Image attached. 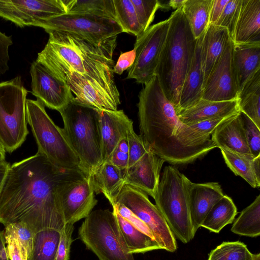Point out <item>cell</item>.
I'll use <instances>...</instances> for the list:
<instances>
[{"instance_id": "obj_1", "label": "cell", "mask_w": 260, "mask_h": 260, "mask_svg": "<svg viewBox=\"0 0 260 260\" xmlns=\"http://www.w3.org/2000/svg\"><path fill=\"white\" fill-rule=\"evenodd\" d=\"M87 176L80 170L66 169L37 152L10 165L0 189V223H24L36 233L61 231L65 225L58 196L60 188Z\"/></svg>"}, {"instance_id": "obj_2", "label": "cell", "mask_w": 260, "mask_h": 260, "mask_svg": "<svg viewBox=\"0 0 260 260\" xmlns=\"http://www.w3.org/2000/svg\"><path fill=\"white\" fill-rule=\"evenodd\" d=\"M140 136L157 156L173 165L190 163L216 148L215 145L187 146L176 135L182 123L155 75L139 94Z\"/></svg>"}, {"instance_id": "obj_3", "label": "cell", "mask_w": 260, "mask_h": 260, "mask_svg": "<svg viewBox=\"0 0 260 260\" xmlns=\"http://www.w3.org/2000/svg\"><path fill=\"white\" fill-rule=\"evenodd\" d=\"M37 60L45 66L57 78L74 72L120 96L113 68V52L116 43L107 46L94 45L72 34L51 31Z\"/></svg>"}, {"instance_id": "obj_4", "label": "cell", "mask_w": 260, "mask_h": 260, "mask_svg": "<svg viewBox=\"0 0 260 260\" xmlns=\"http://www.w3.org/2000/svg\"><path fill=\"white\" fill-rule=\"evenodd\" d=\"M167 38L155 70L167 98L178 109L181 88L194 54L197 40L182 8L169 18Z\"/></svg>"}, {"instance_id": "obj_5", "label": "cell", "mask_w": 260, "mask_h": 260, "mask_svg": "<svg viewBox=\"0 0 260 260\" xmlns=\"http://www.w3.org/2000/svg\"><path fill=\"white\" fill-rule=\"evenodd\" d=\"M58 112L64 124L62 132L89 177L103 163L99 110L74 97Z\"/></svg>"}, {"instance_id": "obj_6", "label": "cell", "mask_w": 260, "mask_h": 260, "mask_svg": "<svg viewBox=\"0 0 260 260\" xmlns=\"http://www.w3.org/2000/svg\"><path fill=\"white\" fill-rule=\"evenodd\" d=\"M190 181L176 168L166 166L153 198L174 236L184 243L190 241L195 235L189 209Z\"/></svg>"}, {"instance_id": "obj_7", "label": "cell", "mask_w": 260, "mask_h": 260, "mask_svg": "<svg viewBox=\"0 0 260 260\" xmlns=\"http://www.w3.org/2000/svg\"><path fill=\"white\" fill-rule=\"evenodd\" d=\"M26 113L27 123L38 146V152L58 167L82 171L80 162L66 140L61 128L48 116L45 105L38 100H26Z\"/></svg>"}, {"instance_id": "obj_8", "label": "cell", "mask_w": 260, "mask_h": 260, "mask_svg": "<svg viewBox=\"0 0 260 260\" xmlns=\"http://www.w3.org/2000/svg\"><path fill=\"white\" fill-rule=\"evenodd\" d=\"M78 233L81 241L99 260H135L128 252L113 211H91Z\"/></svg>"}, {"instance_id": "obj_9", "label": "cell", "mask_w": 260, "mask_h": 260, "mask_svg": "<svg viewBox=\"0 0 260 260\" xmlns=\"http://www.w3.org/2000/svg\"><path fill=\"white\" fill-rule=\"evenodd\" d=\"M26 95L20 77L0 83V141L6 152L20 147L28 134Z\"/></svg>"}, {"instance_id": "obj_10", "label": "cell", "mask_w": 260, "mask_h": 260, "mask_svg": "<svg viewBox=\"0 0 260 260\" xmlns=\"http://www.w3.org/2000/svg\"><path fill=\"white\" fill-rule=\"evenodd\" d=\"M47 32L56 31L77 36L104 46L116 43L123 32L116 20L93 14L66 13L43 21L39 25Z\"/></svg>"}, {"instance_id": "obj_11", "label": "cell", "mask_w": 260, "mask_h": 260, "mask_svg": "<svg viewBox=\"0 0 260 260\" xmlns=\"http://www.w3.org/2000/svg\"><path fill=\"white\" fill-rule=\"evenodd\" d=\"M116 203L123 205L148 226L160 249L171 252L176 250L177 242L174 234L147 194L125 184L116 200Z\"/></svg>"}, {"instance_id": "obj_12", "label": "cell", "mask_w": 260, "mask_h": 260, "mask_svg": "<svg viewBox=\"0 0 260 260\" xmlns=\"http://www.w3.org/2000/svg\"><path fill=\"white\" fill-rule=\"evenodd\" d=\"M169 18L150 26L137 37L134 50L135 58L128 69L126 79L145 84L155 76L159 57L169 27Z\"/></svg>"}, {"instance_id": "obj_13", "label": "cell", "mask_w": 260, "mask_h": 260, "mask_svg": "<svg viewBox=\"0 0 260 260\" xmlns=\"http://www.w3.org/2000/svg\"><path fill=\"white\" fill-rule=\"evenodd\" d=\"M66 13L61 0L0 1V17L21 27L39 26L43 21Z\"/></svg>"}, {"instance_id": "obj_14", "label": "cell", "mask_w": 260, "mask_h": 260, "mask_svg": "<svg viewBox=\"0 0 260 260\" xmlns=\"http://www.w3.org/2000/svg\"><path fill=\"white\" fill-rule=\"evenodd\" d=\"M234 45L230 39L204 84L202 99L217 102L237 99L238 92L233 64Z\"/></svg>"}, {"instance_id": "obj_15", "label": "cell", "mask_w": 260, "mask_h": 260, "mask_svg": "<svg viewBox=\"0 0 260 260\" xmlns=\"http://www.w3.org/2000/svg\"><path fill=\"white\" fill-rule=\"evenodd\" d=\"M32 94L47 107L58 111L74 98L67 84L37 60L30 67Z\"/></svg>"}, {"instance_id": "obj_16", "label": "cell", "mask_w": 260, "mask_h": 260, "mask_svg": "<svg viewBox=\"0 0 260 260\" xmlns=\"http://www.w3.org/2000/svg\"><path fill=\"white\" fill-rule=\"evenodd\" d=\"M58 196L66 224L85 218L98 203L88 177L63 185Z\"/></svg>"}, {"instance_id": "obj_17", "label": "cell", "mask_w": 260, "mask_h": 260, "mask_svg": "<svg viewBox=\"0 0 260 260\" xmlns=\"http://www.w3.org/2000/svg\"><path fill=\"white\" fill-rule=\"evenodd\" d=\"M57 78L67 84L77 100L96 109L116 110L120 104V96L78 74L66 73Z\"/></svg>"}, {"instance_id": "obj_18", "label": "cell", "mask_w": 260, "mask_h": 260, "mask_svg": "<svg viewBox=\"0 0 260 260\" xmlns=\"http://www.w3.org/2000/svg\"><path fill=\"white\" fill-rule=\"evenodd\" d=\"M165 161L149 150L129 168L124 184L136 188L154 198L158 185L160 172Z\"/></svg>"}, {"instance_id": "obj_19", "label": "cell", "mask_w": 260, "mask_h": 260, "mask_svg": "<svg viewBox=\"0 0 260 260\" xmlns=\"http://www.w3.org/2000/svg\"><path fill=\"white\" fill-rule=\"evenodd\" d=\"M103 162L107 161L122 139L133 128L123 110H99Z\"/></svg>"}, {"instance_id": "obj_20", "label": "cell", "mask_w": 260, "mask_h": 260, "mask_svg": "<svg viewBox=\"0 0 260 260\" xmlns=\"http://www.w3.org/2000/svg\"><path fill=\"white\" fill-rule=\"evenodd\" d=\"M188 192L190 217L196 234L209 210L224 194L217 182L196 183L190 181Z\"/></svg>"}, {"instance_id": "obj_21", "label": "cell", "mask_w": 260, "mask_h": 260, "mask_svg": "<svg viewBox=\"0 0 260 260\" xmlns=\"http://www.w3.org/2000/svg\"><path fill=\"white\" fill-rule=\"evenodd\" d=\"M211 139L216 147L220 149L253 157L248 146L239 113L222 121L211 134Z\"/></svg>"}, {"instance_id": "obj_22", "label": "cell", "mask_w": 260, "mask_h": 260, "mask_svg": "<svg viewBox=\"0 0 260 260\" xmlns=\"http://www.w3.org/2000/svg\"><path fill=\"white\" fill-rule=\"evenodd\" d=\"M239 112L237 99L229 101H212L201 99L193 106L177 113L180 121L189 125L212 119L225 118Z\"/></svg>"}, {"instance_id": "obj_23", "label": "cell", "mask_w": 260, "mask_h": 260, "mask_svg": "<svg viewBox=\"0 0 260 260\" xmlns=\"http://www.w3.org/2000/svg\"><path fill=\"white\" fill-rule=\"evenodd\" d=\"M230 39L225 28L209 24L204 32L201 49L204 86Z\"/></svg>"}, {"instance_id": "obj_24", "label": "cell", "mask_w": 260, "mask_h": 260, "mask_svg": "<svg viewBox=\"0 0 260 260\" xmlns=\"http://www.w3.org/2000/svg\"><path fill=\"white\" fill-rule=\"evenodd\" d=\"M204 34L197 40L192 61L181 88L176 113L193 106L202 98L204 75L201 65V49Z\"/></svg>"}, {"instance_id": "obj_25", "label": "cell", "mask_w": 260, "mask_h": 260, "mask_svg": "<svg viewBox=\"0 0 260 260\" xmlns=\"http://www.w3.org/2000/svg\"><path fill=\"white\" fill-rule=\"evenodd\" d=\"M233 41L260 43V0H242Z\"/></svg>"}, {"instance_id": "obj_26", "label": "cell", "mask_w": 260, "mask_h": 260, "mask_svg": "<svg viewBox=\"0 0 260 260\" xmlns=\"http://www.w3.org/2000/svg\"><path fill=\"white\" fill-rule=\"evenodd\" d=\"M88 178L94 193H102L114 206L125 185L121 171L107 161L103 162Z\"/></svg>"}, {"instance_id": "obj_27", "label": "cell", "mask_w": 260, "mask_h": 260, "mask_svg": "<svg viewBox=\"0 0 260 260\" xmlns=\"http://www.w3.org/2000/svg\"><path fill=\"white\" fill-rule=\"evenodd\" d=\"M233 64L239 93L245 83L260 70V43L234 44Z\"/></svg>"}, {"instance_id": "obj_28", "label": "cell", "mask_w": 260, "mask_h": 260, "mask_svg": "<svg viewBox=\"0 0 260 260\" xmlns=\"http://www.w3.org/2000/svg\"><path fill=\"white\" fill-rule=\"evenodd\" d=\"M117 223L129 253H145L159 249V246L152 238L135 227L122 217L113 207Z\"/></svg>"}, {"instance_id": "obj_29", "label": "cell", "mask_w": 260, "mask_h": 260, "mask_svg": "<svg viewBox=\"0 0 260 260\" xmlns=\"http://www.w3.org/2000/svg\"><path fill=\"white\" fill-rule=\"evenodd\" d=\"M237 101L239 111L260 128V70L244 85L238 94Z\"/></svg>"}, {"instance_id": "obj_30", "label": "cell", "mask_w": 260, "mask_h": 260, "mask_svg": "<svg viewBox=\"0 0 260 260\" xmlns=\"http://www.w3.org/2000/svg\"><path fill=\"white\" fill-rule=\"evenodd\" d=\"M237 214V209L232 199L224 195L209 210L201 227L218 233L226 225L231 223Z\"/></svg>"}, {"instance_id": "obj_31", "label": "cell", "mask_w": 260, "mask_h": 260, "mask_svg": "<svg viewBox=\"0 0 260 260\" xmlns=\"http://www.w3.org/2000/svg\"><path fill=\"white\" fill-rule=\"evenodd\" d=\"M212 0H185L182 8L196 39L202 36L209 25Z\"/></svg>"}, {"instance_id": "obj_32", "label": "cell", "mask_w": 260, "mask_h": 260, "mask_svg": "<svg viewBox=\"0 0 260 260\" xmlns=\"http://www.w3.org/2000/svg\"><path fill=\"white\" fill-rule=\"evenodd\" d=\"M61 231L46 229L35 234L27 260H55Z\"/></svg>"}, {"instance_id": "obj_33", "label": "cell", "mask_w": 260, "mask_h": 260, "mask_svg": "<svg viewBox=\"0 0 260 260\" xmlns=\"http://www.w3.org/2000/svg\"><path fill=\"white\" fill-rule=\"evenodd\" d=\"M231 231L239 235L250 237L260 235V194L242 211L233 223Z\"/></svg>"}, {"instance_id": "obj_34", "label": "cell", "mask_w": 260, "mask_h": 260, "mask_svg": "<svg viewBox=\"0 0 260 260\" xmlns=\"http://www.w3.org/2000/svg\"><path fill=\"white\" fill-rule=\"evenodd\" d=\"M66 13L93 14L116 20L113 0H61Z\"/></svg>"}, {"instance_id": "obj_35", "label": "cell", "mask_w": 260, "mask_h": 260, "mask_svg": "<svg viewBox=\"0 0 260 260\" xmlns=\"http://www.w3.org/2000/svg\"><path fill=\"white\" fill-rule=\"evenodd\" d=\"M220 150L227 166L236 175L241 177L253 188L260 186V180L257 178L253 168L254 157Z\"/></svg>"}, {"instance_id": "obj_36", "label": "cell", "mask_w": 260, "mask_h": 260, "mask_svg": "<svg viewBox=\"0 0 260 260\" xmlns=\"http://www.w3.org/2000/svg\"><path fill=\"white\" fill-rule=\"evenodd\" d=\"M115 19L123 32L136 37L143 32L131 0H113Z\"/></svg>"}, {"instance_id": "obj_37", "label": "cell", "mask_w": 260, "mask_h": 260, "mask_svg": "<svg viewBox=\"0 0 260 260\" xmlns=\"http://www.w3.org/2000/svg\"><path fill=\"white\" fill-rule=\"evenodd\" d=\"M207 260H253V254L240 241L223 242L211 250Z\"/></svg>"}, {"instance_id": "obj_38", "label": "cell", "mask_w": 260, "mask_h": 260, "mask_svg": "<svg viewBox=\"0 0 260 260\" xmlns=\"http://www.w3.org/2000/svg\"><path fill=\"white\" fill-rule=\"evenodd\" d=\"M241 3L242 0H229L219 18L214 24L225 28L232 41L241 9Z\"/></svg>"}, {"instance_id": "obj_39", "label": "cell", "mask_w": 260, "mask_h": 260, "mask_svg": "<svg viewBox=\"0 0 260 260\" xmlns=\"http://www.w3.org/2000/svg\"><path fill=\"white\" fill-rule=\"evenodd\" d=\"M131 1L139 22L144 32L153 20L155 12L159 8V2L157 0Z\"/></svg>"}, {"instance_id": "obj_40", "label": "cell", "mask_w": 260, "mask_h": 260, "mask_svg": "<svg viewBox=\"0 0 260 260\" xmlns=\"http://www.w3.org/2000/svg\"><path fill=\"white\" fill-rule=\"evenodd\" d=\"M239 115L251 153L256 157L260 155V128L243 112Z\"/></svg>"}, {"instance_id": "obj_41", "label": "cell", "mask_w": 260, "mask_h": 260, "mask_svg": "<svg viewBox=\"0 0 260 260\" xmlns=\"http://www.w3.org/2000/svg\"><path fill=\"white\" fill-rule=\"evenodd\" d=\"M127 140L128 145V169L139 161L149 149L141 136L135 133L134 128L128 132Z\"/></svg>"}, {"instance_id": "obj_42", "label": "cell", "mask_w": 260, "mask_h": 260, "mask_svg": "<svg viewBox=\"0 0 260 260\" xmlns=\"http://www.w3.org/2000/svg\"><path fill=\"white\" fill-rule=\"evenodd\" d=\"M107 161L120 170L125 177L128 168V145L127 137L121 140Z\"/></svg>"}, {"instance_id": "obj_43", "label": "cell", "mask_w": 260, "mask_h": 260, "mask_svg": "<svg viewBox=\"0 0 260 260\" xmlns=\"http://www.w3.org/2000/svg\"><path fill=\"white\" fill-rule=\"evenodd\" d=\"M6 226H8L15 234L28 257L32 248L35 233L28 225L24 223L10 224Z\"/></svg>"}, {"instance_id": "obj_44", "label": "cell", "mask_w": 260, "mask_h": 260, "mask_svg": "<svg viewBox=\"0 0 260 260\" xmlns=\"http://www.w3.org/2000/svg\"><path fill=\"white\" fill-rule=\"evenodd\" d=\"M5 242L10 260H27V255L19 240L8 226H5Z\"/></svg>"}, {"instance_id": "obj_45", "label": "cell", "mask_w": 260, "mask_h": 260, "mask_svg": "<svg viewBox=\"0 0 260 260\" xmlns=\"http://www.w3.org/2000/svg\"><path fill=\"white\" fill-rule=\"evenodd\" d=\"M74 230L73 224L67 223L61 231L55 260H69L71 245L72 242V235Z\"/></svg>"}, {"instance_id": "obj_46", "label": "cell", "mask_w": 260, "mask_h": 260, "mask_svg": "<svg viewBox=\"0 0 260 260\" xmlns=\"http://www.w3.org/2000/svg\"><path fill=\"white\" fill-rule=\"evenodd\" d=\"M112 207H114L122 217L126 219L135 227L154 240L148 226L129 209L119 203H116Z\"/></svg>"}, {"instance_id": "obj_47", "label": "cell", "mask_w": 260, "mask_h": 260, "mask_svg": "<svg viewBox=\"0 0 260 260\" xmlns=\"http://www.w3.org/2000/svg\"><path fill=\"white\" fill-rule=\"evenodd\" d=\"M13 44L12 38L0 31V74H5L9 70V48Z\"/></svg>"}, {"instance_id": "obj_48", "label": "cell", "mask_w": 260, "mask_h": 260, "mask_svg": "<svg viewBox=\"0 0 260 260\" xmlns=\"http://www.w3.org/2000/svg\"><path fill=\"white\" fill-rule=\"evenodd\" d=\"M135 58V52L134 49L125 52H121L116 63L113 68L114 74L121 75L125 70L131 67Z\"/></svg>"}, {"instance_id": "obj_49", "label": "cell", "mask_w": 260, "mask_h": 260, "mask_svg": "<svg viewBox=\"0 0 260 260\" xmlns=\"http://www.w3.org/2000/svg\"><path fill=\"white\" fill-rule=\"evenodd\" d=\"M229 0H212L210 13L209 24H215L221 15Z\"/></svg>"}, {"instance_id": "obj_50", "label": "cell", "mask_w": 260, "mask_h": 260, "mask_svg": "<svg viewBox=\"0 0 260 260\" xmlns=\"http://www.w3.org/2000/svg\"><path fill=\"white\" fill-rule=\"evenodd\" d=\"M0 260H10L7 253L4 232L0 231Z\"/></svg>"}, {"instance_id": "obj_51", "label": "cell", "mask_w": 260, "mask_h": 260, "mask_svg": "<svg viewBox=\"0 0 260 260\" xmlns=\"http://www.w3.org/2000/svg\"><path fill=\"white\" fill-rule=\"evenodd\" d=\"M9 162L6 161H0V189L10 166Z\"/></svg>"}, {"instance_id": "obj_52", "label": "cell", "mask_w": 260, "mask_h": 260, "mask_svg": "<svg viewBox=\"0 0 260 260\" xmlns=\"http://www.w3.org/2000/svg\"><path fill=\"white\" fill-rule=\"evenodd\" d=\"M252 163L254 173L257 178L260 180V155L253 158Z\"/></svg>"}, {"instance_id": "obj_53", "label": "cell", "mask_w": 260, "mask_h": 260, "mask_svg": "<svg viewBox=\"0 0 260 260\" xmlns=\"http://www.w3.org/2000/svg\"><path fill=\"white\" fill-rule=\"evenodd\" d=\"M185 2V0H171L168 2V6L176 10L182 8Z\"/></svg>"}, {"instance_id": "obj_54", "label": "cell", "mask_w": 260, "mask_h": 260, "mask_svg": "<svg viewBox=\"0 0 260 260\" xmlns=\"http://www.w3.org/2000/svg\"><path fill=\"white\" fill-rule=\"evenodd\" d=\"M6 152L4 147L0 141V161L5 160Z\"/></svg>"}, {"instance_id": "obj_55", "label": "cell", "mask_w": 260, "mask_h": 260, "mask_svg": "<svg viewBox=\"0 0 260 260\" xmlns=\"http://www.w3.org/2000/svg\"><path fill=\"white\" fill-rule=\"evenodd\" d=\"M253 260H260V253L253 254Z\"/></svg>"}]
</instances>
